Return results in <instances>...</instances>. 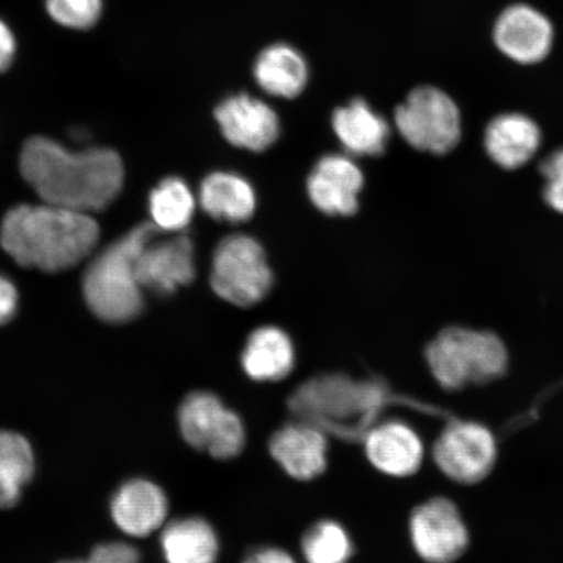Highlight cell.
<instances>
[{"mask_svg":"<svg viewBox=\"0 0 563 563\" xmlns=\"http://www.w3.org/2000/svg\"><path fill=\"white\" fill-rule=\"evenodd\" d=\"M20 170L45 203L88 214L110 207L124 181L117 152L108 147L73 152L42 136L24 144Z\"/></svg>","mask_w":563,"mask_h":563,"instance_id":"obj_1","label":"cell"},{"mask_svg":"<svg viewBox=\"0 0 563 563\" xmlns=\"http://www.w3.org/2000/svg\"><path fill=\"white\" fill-rule=\"evenodd\" d=\"M91 214L44 203L9 210L0 228V244L20 266L56 273L88 258L100 241Z\"/></svg>","mask_w":563,"mask_h":563,"instance_id":"obj_2","label":"cell"},{"mask_svg":"<svg viewBox=\"0 0 563 563\" xmlns=\"http://www.w3.org/2000/svg\"><path fill=\"white\" fill-rule=\"evenodd\" d=\"M158 231L151 222L141 223L91 260L84 274L82 291L98 319L125 323L144 311V290L139 284L136 263L141 250Z\"/></svg>","mask_w":563,"mask_h":563,"instance_id":"obj_3","label":"cell"},{"mask_svg":"<svg viewBox=\"0 0 563 563\" xmlns=\"http://www.w3.org/2000/svg\"><path fill=\"white\" fill-rule=\"evenodd\" d=\"M389 400V391L378 382L329 375L301 385L291 398V408L325 433L358 440L367 435Z\"/></svg>","mask_w":563,"mask_h":563,"instance_id":"obj_4","label":"cell"},{"mask_svg":"<svg viewBox=\"0 0 563 563\" xmlns=\"http://www.w3.org/2000/svg\"><path fill=\"white\" fill-rule=\"evenodd\" d=\"M426 355L434 378L446 390L495 382L509 364L508 350L496 334L457 327L442 330L428 344Z\"/></svg>","mask_w":563,"mask_h":563,"instance_id":"obj_5","label":"cell"},{"mask_svg":"<svg viewBox=\"0 0 563 563\" xmlns=\"http://www.w3.org/2000/svg\"><path fill=\"white\" fill-rule=\"evenodd\" d=\"M210 284L218 297L238 307L262 301L273 285V273L265 252L255 239L230 235L218 244Z\"/></svg>","mask_w":563,"mask_h":563,"instance_id":"obj_6","label":"cell"},{"mask_svg":"<svg viewBox=\"0 0 563 563\" xmlns=\"http://www.w3.org/2000/svg\"><path fill=\"white\" fill-rule=\"evenodd\" d=\"M397 129L415 150L452 152L462 135L461 111L453 98L434 87H419L396 110Z\"/></svg>","mask_w":563,"mask_h":563,"instance_id":"obj_7","label":"cell"},{"mask_svg":"<svg viewBox=\"0 0 563 563\" xmlns=\"http://www.w3.org/2000/svg\"><path fill=\"white\" fill-rule=\"evenodd\" d=\"M178 422L188 445L216 460H234L243 452L246 440L243 421L213 393L188 394L179 407Z\"/></svg>","mask_w":563,"mask_h":563,"instance_id":"obj_8","label":"cell"},{"mask_svg":"<svg viewBox=\"0 0 563 563\" xmlns=\"http://www.w3.org/2000/svg\"><path fill=\"white\" fill-rule=\"evenodd\" d=\"M497 446L489 429L477 422H452L433 448V457L448 477L461 484L484 481L495 466Z\"/></svg>","mask_w":563,"mask_h":563,"instance_id":"obj_9","label":"cell"},{"mask_svg":"<svg viewBox=\"0 0 563 563\" xmlns=\"http://www.w3.org/2000/svg\"><path fill=\"white\" fill-rule=\"evenodd\" d=\"M410 533L415 551L428 563L454 562L470 541L460 511L446 498H433L415 509Z\"/></svg>","mask_w":563,"mask_h":563,"instance_id":"obj_10","label":"cell"},{"mask_svg":"<svg viewBox=\"0 0 563 563\" xmlns=\"http://www.w3.org/2000/svg\"><path fill=\"white\" fill-rule=\"evenodd\" d=\"M139 284L153 294H174L195 279V246L188 235L147 242L136 263Z\"/></svg>","mask_w":563,"mask_h":563,"instance_id":"obj_11","label":"cell"},{"mask_svg":"<svg viewBox=\"0 0 563 563\" xmlns=\"http://www.w3.org/2000/svg\"><path fill=\"white\" fill-rule=\"evenodd\" d=\"M499 52L514 62L532 65L547 58L553 45L551 21L530 5L506 9L493 32Z\"/></svg>","mask_w":563,"mask_h":563,"instance_id":"obj_12","label":"cell"},{"mask_svg":"<svg viewBox=\"0 0 563 563\" xmlns=\"http://www.w3.org/2000/svg\"><path fill=\"white\" fill-rule=\"evenodd\" d=\"M223 136L230 144L251 152H264L279 136L276 112L249 95L227 98L214 112Z\"/></svg>","mask_w":563,"mask_h":563,"instance_id":"obj_13","label":"cell"},{"mask_svg":"<svg viewBox=\"0 0 563 563\" xmlns=\"http://www.w3.org/2000/svg\"><path fill=\"white\" fill-rule=\"evenodd\" d=\"M112 522L131 538H146L164 528L168 499L164 489L147 478H131L110 499Z\"/></svg>","mask_w":563,"mask_h":563,"instance_id":"obj_14","label":"cell"},{"mask_svg":"<svg viewBox=\"0 0 563 563\" xmlns=\"http://www.w3.org/2000/svg\"><path fill=\"white\" fill-rule=\"evenodd\" d=\"M363 174L346 156L322 157L307 181L309 199L328 216H352L358 208L357 196L363 188Z\"/></svg>","mask_w":563,"mask_h":563,"instance_id":"obj_15","label":"cell"},{"mask_svg":"<svg viewBox=\"0 0 563 563\" xmlns=\"http://www.w3.org/2000/svg\"><path fill=\"white\" fill-rule=\"evenodd\" d=\"M269 449L282 470L297 481H313L327 468V433L311 422L280 428L274 433Z\"/></svg>","mask_w":563,"mask_h":563,"instance_id":"obj_16","label":"cell"},{"mask_svg":"<svg viewBox=\"0 0 563 563\" xmlns=\"http://www.w3.org/2000/svg\"><path fill=\"white\" fill-rule=\"evenodd\" d=\"M365 454L383 474L393 477L410 476L420 467L424 446L417 432L400 421L375 426L364 438Z\"/></svg>","mask_w":563,"mask_h":563,"instance_id":"obj_17","label":"cell"},{"mask_svg":"<svg viewBox=\"0 0 563 563\" xmlns=\"http://www.w3.org/2000/svg\"><path fill=\"white\" fill-rule=\"evenodd\" d=\"M540 144L539 125L523 114L498 115L485 130V151L498 166L508 170L526 165L537 154Z\"/></svg>","mask_w":563,"mask_h":563,"instance_id":"obj_18","label":"cell"},{"mask_svg":"<svg viewBox=\"0 0 563 563\" xmlns=\"http://www.w3.org/2000/svg\"><path fill=\"white\" fill-rule=\"evenodd\" d=\"M242 365L246 376L257 383L280 382L295 365L290 336L276 327L258 328L245 343Z\"/></svg>","mask_w":563,"mask_h":563,"instance_id":"obj_19","label":"cell"},{"mask_svg":"<svg viewBox=\"0 0 563 563\" xmlns=\"http://www.w3.org/2000/svg\"><path fill=\"white\" fill-rule=\"evenodd\" d=\"M338 139L354 156H379L390 137V126L363 100L351 101L333 115Z\"/></svg>","mask_w":563,"mask_h":563,"instance_id":"obj_20","label":"cell"},{"mask_svg":"<svg viewBox=\"0 0 563 563\" xmlns=\"http://www.w3.org/2000/svg\"><path fill=\"white\" fill-rule=\"evenodd\" d=\"M161 551L166 563H216L220 540L208 520L180 518L162 528Z\"/></svg>","mask_w":563,"mask_h":563,"instance_id":"obj_21","label":"cell"},{"mask_svg":"<svg viewBox=\"0 0 563 563\" xmlns=\"http://www.w3.org/2000/svg\"><path fill=\"white\" fill-rule=\"evenodd\" d=\"M200 203L203 211L217 221L241 223L255 213L256 195L242 176L214 173L202 181Z\"/></svg>","mask_w":563,"mask_h":563,"instance_id":"obj_22","label":"cell"},{"mask_svg":"<svg viewBox=\"0 0 563 563\" xmlns=\"http://www.w3.org/2000/svg\"><path fill=\"white\" fill-rule=\"evenodd\" d=\"M253 75L258 87L272 96L294 98L301 93L308 81V66L294 47L277 44L265 48L255 63Z\"/></svg>","mask_w":563,"mask_h":563,"instance_id":"obj_23","label":"cell"},{"mask_svg":"<svg viewBox=\"0 0 563 563\" xmlns=\"http://www.w3.org/2000/svg\"><path fill=\"white\" fill-rule=\"evenodd\" d=\"M34 473L35 455L30 440L0 429V510L15 508Z\"/></svg>","mask_w":563,"mask_h":563,"instance_id":"obj_24","label":"cell"},{"mask_svg":"<svg viewBox=\"0 0 563 563\" xmlns=\"http://www.w3.org/2000/svg\"><path fill=\"white\" fill-rule=\"evenodd\" d=\"M196 202L185 180L170 176L159 183L150 196L152 223L158 230L183 231L191 223Z\"/></svg>","mask_w":563,"mask_h":563,"instance_id":"obj_25","label":"cell"},{"mask_svg":"<svg viewBox=\"0 0 563 563\" xmlns=\"http://www.w3.org/2000/svg\"><path fill=\"white\" fill-rule=\"evenodd\" d=\"M301 551L307 563H347L354 545L343 526L334 520H321L306 532Z\"/></svg>","mask_w":563,"mask_h":563,"instance_id":"obj_26","label":"cell"},{"mask_svg":"<svg viewBox=\"0 0 563 563\" xmlns=\"http://www.w3.org/2000/svg\"><path fill=\"white\" fill-rule=\"evenodd\" d=\"M102 10V0H46L48 15L69 30H90L100 20Z\"/></svg>","mask_w":563,"mask_h":563,"instance_id":"obj_27","label":"cell"},{"mask_svg":"<svg viewBox=\"0 0 563 563\" xmlns=\"http://www.w3.org/2000/svg\"><path fill=\"white\" fill-rule=\"evenodd\" d=\"M540 172L545 178L544 199L548 206L563 214V150L548 156Z\"/></svg>","mask_w":563,"mask_h":563,"instance_id":"obj_28","label":"cell"},{"mask_svg":"<svg viewBox=\"0 0 563 563\" xmlns=\"http://www.w3.org/2000/svg\"><path fill=\"white\" fill-rule=\"evenodd\" d=\"M87 559L91 563H141L139 549L124 541L97 544Z\"/></svg>","mask_w":563,"mask_h":563,"instance_id":"obj_29","label":"cell"},{"mask_svg":"<svg viewBox=\"0 0 563 563\" xmlns=\"http://www.w3.org/2000/svg\"><path fill=\"white\" fill-rule=\"evenodd\" d=\"M19 294L15 285L0 274V325L10 322L18 312Z\"/></svg>","mask_w":563,"mask_h":563,"instance_id":"obj_30","label":"cell"},{"mask_svg":"<svg viewBox=\"0 0 563 563\" xmlns=\"http://www.w3.org/2000/svg\"><path fill=\"white\" fill-rule=\"evenodd\" d=\"M16 54V41L9 25L0 20V74L9 69Z\"/></svg>","mask_w":563,"mask_h":563,"instance_id":"obj_31","label":"cell"},{"mask_svg":"<svg viewBox=\"0 0 563 563\" xmlns=\"http://www.w3.org/2000/svg\"><path fill=\"white\" fill-rule=\"evenodd\" d=\"M243 563H297L285 551L279 548H262L253 552L246 558Z\"/></svg>","mask_w":563,"mask_h":563,"instance_id":"obj_32","label":"cell"},{"mask_svg":"<svg viewBox=\"0 0 563 563\" xmlns=\"http://www.w3.org/2000/svg\"><path fill=\"white\" fill-rule=\"evenodd\" d=\"M56 563H91L88 559H69V560H62Z\"/></svg>","mask_w":563,"mask_h":563,"instance_id":"obj_33","label":"cell"}]
</instances>
